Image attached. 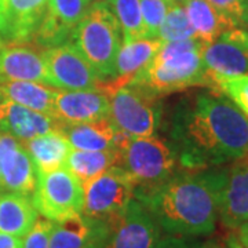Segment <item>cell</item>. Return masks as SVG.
Listing matches in <instances>:
<instances>
[{
	"label": "cell",
	"instance_id": "6da1fadb",
	"mask_svg": "<svg viewBox=\"0 0 248 248\" xmlns=\"http://www.w3.org/2000/svg\"><path fill=\"white\" fill-rule=\"evenodd\" d=\"M171 138L184 169L218 167L248 153V119L219 91H199L178 102Z\"/></svg>",
	"mask_w": 248,
	"mask_h": 248
},
{
	"label": "cell",
	"instance_id": "7a4b0ae2",
	"mask_svg": "<svg viewBox=\"0 0 248 248\" xmlns=\"http://www.w3.org/2000/svg\"><path fill=\"white\" fill-rule=\"evenodd\" d=\"M222 170L175 174L138 200L174 237L207 236L219 218Z\"/></svg>",
	"mask_w": 248,
	"mask_h": 248
},
{
	"label": "cell",
	"instance_id": "3957f363",
	"mask_svg": "<svg viewBox=\"0 0 248 248\" xmlns=\"http://www.w3.org/2000/svg\"><path fill=\"white\" fill-rule=\"evenodd\" d=\"M203 48L204 45L196 37L163 42L149 65L128 83L140 86L157 98L192 87L211 89L202 58Z\"/></svg>",
	"mask_w": 248,
	"mask_h": 248
},
{
	"label": "cell",
	"instance_id": "277c9868",
	"mask_svg": "<svg viewBox=\"0 0 248 248\" xmlns=\"http://www.w3.org/2000/svg\"><path fill=\"white\" fill-rule=\"evenodd\" d=\"M117 151V166L131 178L135 199L155 190L177 174V153L163 138L130 137Z\"/></svg>",
	"mask_w": 248,
	"mask_h": 248
},
{
	"label": "cell",
	"instance_id": "5b68a950",
	"mask_svg": "<svg viewBox=\"0 0 248 248\" xmlns=\"http://www.w3.org/2000/svg\"><path fill=\"white\" fill-rule=\"evenodd\" d=\"M72 43L84 55L99 79H113L116 57L123 45V36L105 1L90 6L73 31Z\"/></svg>",
	"mask_w": 248,
	"mask_h": 248
},
{
	"label": "cell",
	"instance_id": "8992f818",
	"mask_svg": "<svg viewBox=\"0 0 248 248\" xmlns=\"http://www.w3.org/2000/svg\"><path fill=\"white\" fill-rule=\"evenodd\" d=\"M40 217L58 222L83 214V184L66 167L37 172L36 187L31 197Z\"/></svg>",
	"mask_w": 248,
	"mask_h": 248
},
{
	"label": "cell",
	"instance_id": "52a82bcc",
	"mask_svg": "<svg viewBox=\"0 0 248 248\" xmlns=\"http://www.w3.org/2000/svg\"><path fill=\"white\" fill-rule=\"evenodd\" d=\"M109 97V119L131 138L151 137L157 124V97L131 83L115 87Z\"/></svg>",
	"mask_w": 248,
	"mask_h": 248
},
{
	"label": "cell",
	"instance_id": "ba28073f",
	"mask_svg": "<svg viewBox=\"0 0 248 248\" xmlns=\"http://www.w3.org/2000/svg\"><path fill=\"white\" fill-rule=\"evenodd\" d=\"M83 214L93 219L109 222L123 213L133 200L134 187L130 175L122 167L115 166L83 185Z\"/></svg>",
	"mask_w": 248,
	"mask_h": 248
},
{
	"label": "cell",
	"instance_id": "9c48e42d",
	"mask_svg": "<svg viewBox=\"0 0 248 248\" xmlns=\"http://www.w3.org/2000/svg\"><path fill=\"white\" fill-rule=\"evenodd\" d=\"M45 61L47 86L57 90H98L101 79L94 68L72 42L46 48Z\"/></svg>",
	"mask_w": 248,
	"mask_h": 248
},
{
	"label": "cell",
	"instance_id": "30bf717a",
	"mask_svg": "<svg viewBox=\"0 0 248 248\" xmlns=\"http://www.w3.org/2000/svg\"><path fill=\"white\" fill-rule=\"evenodd\" d=\"M160 232L159 223L146 205L134 197L123 213L108 222L104 248H157Z\"/></svg>",
	"mask_w": 248,
	"mask_h": 248
},
{
	"label": "cell",
	"instance_id": "8fae6325",
	"mask_svg": "<svg viewBox=\"0 0 248 248\" xmlns=\"http://www.w3.org/2000/svg\"><path fill=\"white\" fill-rule=\"evenodd\" d=\"M202 58L211 89L215 80L248 75V29L223 31L214 42L204 46Z\"/></svg>",
	"mask_w": 248,
	"mask_h": 248
},
{
	"label": "cell",
	"instance_id": "7c38bea8",
	"mask_svg": "<svg viewBox=\"0 0 248 248\" xmlns=\"http://www.w3.org/2000/svg\"><path fill=\"white\" fill-rule=\"evenodd\" d=\"M36 182L37 170L24 143L0 131V189L31 197Z\"/></svg>",
	"mask_w": 248,
	"mask_h": 248
},
{
	"label": "cell",
	"instance_id": "4fadbf2b",
	"mask_svg": "<svg viewBox=\"0 0 248 248\" xmlns=\"http://www.w3.org/2000/svg\"><path fill=\"white\" fill-rule=\"evenodd\" d=\"M48 0H0V40L3 45H28L35 39Z\"/></svg>",
	"mask_w": 248,
	"mask_h": 248
},
{
	"label": "cell",
	"instance_id": "5bb4252c",
	"mask_svg": "<svg viewBox=\"0 0 248 248\" xmlns=\"http://www.w3.org/2000/svg\"><path fill=\"white\" fill-rule=\"evenodd\" d=\"M89 7V0H48L46 16L32 43L43 50L68 43Z\"/></svg>",
	"mask_w": 248,
	"mask_h": 248
},
{
	"label": "cell",
	"instance_id": "9a60e30c",
	"mask_svg": "<svg viewBox=\"0 0 248 248\" xmlns=\"http://www.w3.org/2000/svg\"><path fill=\"white\" fill-rule=\"evenodd\" d=\"M109 108V97L99 90H55L54 94V117L63 124L107 119Z\"/></svg>",
	"mask_w": 248,
	"mask_h": 248
},
{
	"label": "cell",
	"instance_id": "2e32d148",
	"mask_svg": "<svg viewBox=\"0 0 248 248\" xmlns=\"http://www.w3.org/2000/svg\"><path fill=\"white\" fill-rule=\"evenodd\" d=\"M219 218L233 231L248 222V164L234 161L231 169L222 170Z\"/></svg>",
	"mask_w": 248,
	"mask_h": 248
},
{
	"label": "cell",
	"instance_id": "e0dca14e",
	"mask_svg": "<svg viewBox=\"0 0 248 248\" xmlns=\"http://www.w3.org/2000/svg\"><path fill=\"white\" fill-rule=\"evenodd\" d=\"M60 128L61 122L55 117L18 105L9 98L0 104V131L13 135L22 143Z\"/></svg>",
	"mask_w": 248,
	"mask_h": 248
},
{
	"label": "cell",
	"instance_id": "ac0fdd59",
	"mask_svg": "<svg viewBox=\"0 0 248 248\" xmlns=\"http://www.w3.org/2000/svg\"><path fill=\"white\" fill-rule=\"evenodd\" d=\"M6 81H36L47 86L42 53L28 45L0 46V83Z\"/></svg>",
	"mask_w": 248,
	"mask_h": 248
},
{
	"label": "cell",
	"instance_id": "d6986e66",
	"mask_svg": "<svg viewBox=\"0 0 248 248\" xmlns=\"http://www.w3.org/2000/svg\"><path fill=\"white\" fill-rule=\"evenodd\" d=\"M60 130L71 143L72 149L76 151L95 152L119 149L130 138L127 134L119 131L109 117L91 123H61Z\"/></svg>",
	"mask_w": 248,
	"mask_h": 248
},
{
	"label": "cell",
	"instance_id": "ffe728a7",
	"mask_svg": "<svg viewBox=\"0 0 248 248\" xmlns=\"http://www.w3.org/2000/svg\"><path fill=\"white\" fill-rule=\"evenodd\" d=\"M163 42L160 39H140L130 43H123L116 57L115 73L110 83L99 84L98 90L108 94L115 87L127 84L137 73L149 65L153 57L160 50Z\"/></svg>",
	"mask_w": 248,
	"mask_h": 248
},
{
	"label": "cell",
	"instance_id": "44dd1931",
	"mask_svg": "<svg viewBox=\"0 0 248 248\" xmlns=\"http://www.w3.org/2000/svg\"><path fill=\"white\" fill-rule=\"evenodd\" d=\"M108 223L84 214L53 222L50 248H83L95 240L107 239Z\"/></svg>",
	"mask_w": 248,
	"mask_h": 248
},
{
	"label": "cell",
	"instance_id": "7402d4cb",
	"mask_svg": "<svg viewBox=\"0 0 248 248\" xmlns=\"http://www.w3.org/2000/svg\"><path fill=\"white\" fill-rule=\"evenodd\" d=\"M24 146L33 160L37 172H48L65 167L72 151L71 143L61 130L35 137L24 142Z\"/></svg>",
	"mask_w": 248,
	"mask_h": 248
},
{
	"label": "cell",
	"instance_id": "603a6c76",
	"mask_svg": "<svg viewBox=\"0 0 248 248\" xmlns=\"http://www.w3.org/2000/svg\"><path fill=\"white\" fill-rule=\"evenodd\" d=\"M39 214L29 196L0 193V233L24 237L32 229Z\"/></svg>",
	"mask_w": 248,
	"mask_h": 248
},
{
	"label": "cell",
	"instance_id": "cb8c5ba5",
	"mask_svg": "<svg viewBox=\"0 0 248 248\" xmlns=\"http://www.w3.org/2000/svg\"><path fill=\"white\" fill-rule=\"evenodd\" d=\"M0 90L18 105L54 117L55 90L36 81H6L0 83Z\"/></svg>",
	"mask_w": 248,
	"mask_h": 248
},
{
	"label": "cell",
	"instance_id": "d4e9b609",
	"mask_svg": "<svg viewBox=\"0 0 248 248\" xmlns=\"http://www.w3.org/2000/svg\"><path fill=\"white\" fill-rule=\"evenodd\" d=\"M117 164H119L117 149L95 152L72 149L65 167L84 185Z\"/></svg>",
	"mask_w": 248,
	"mask_h": 248
},
{
	"label": "cell",
	"instance_id": "484cf974",
	"mask_svg": "<svg viewBox=\"0 0 248 248\" xmlns=\"http://www.w3.org/2000/svg\"><path fill=\"white\" fill-rule=\"evenodd\" d=\"M184 7L196 37L204 46L214 42L223 31L232 29L208 0H186Z\"/></svg>",
	"mask_w": 248,
	"mask_h": 248
},
{
	"label": "cell",
	"instance_id": "4316f807",
	"mask_svg": "<svg viewBox=\"0 0 248 248\" xmlns=\"http://www.w3.org/2000/svg\"><path fill=\"white\" fill-rule=\"evenodd\" d=\"M108 9L116 18L123 43H130L146 37V29L143 25L140 0H104Z\"/></svg>",
	"mask_w": 248,
	"mask_h": 248
},
{
	"label": "cell",
	"instance_id": "83f0119b",
	"mask_svg": "<svg viewBox=\"0 0 248 248\" xmlns=\"http://www.w3.org/2000/svg\"><path fill=\"white\" fill-rule=\"evenodd\" d=\"M193 37H196L195 29L189 22L185 7L177 3L172 4L163 19L157 39H160L161 42H178V40L193 39Z\"/></svg>",
	"mask_w": 248,
	"mask_h": 248
},
{
	"label": "cell",
	"instance_id": "f1b7e54d",
	"mask_svg": "<svg viewBox=\"0 0 248 248\" xmlns=\"http://www.w3.org/2000/svg\"><path fill=\"white\" fill-rule=\"evenodd\" d=\"M213 90L229 98L248 119V75L215 80Z\"/></svg>",
	"mask_w": 248,
	"mask_h": 248
},
{
	"label": "cell",
	"instance_id": "f546056e",
	"mask_svg": "<svg viewBox=\"0 0 248 248\" xmlns=\"http://www.w3.org/2000/svg\"><path fill=\"white\" fill-rule=\"evenodd\" d=\"M143 25L146 29V37L157 39L159 29L163 24L169 9L175 4L171 0H140Z\"/></svg>",
	"mask_w": 248,
	"mask_h": 248
},
{
	"label": "cell",
	"instance_id": "4dcf8cb0",
	"mask_svg": "<svg viewBox=\"0 0 248 248\" xmlns=\"http://www.w3.org/2000/svg\"><path fill=\"white\" fill-rule=\"evenodd\" d=\"M208 1L231 28L248 27V0H208Z\"/></svg>",
	"mask_w": 248,
	"mask_h": 248
},
{
	"label": "cell",
	"instance_id": "1f68e13d",
	"mask_svg": "<svg viewBox=\"0 0 248 248\" xmlns=\"http://www.w3.org/2000/svg\"><path fill=\"white\" fill-rule=\"evenodd\" d=\"M51 229H53V221L39 217L32 229L24 236L21 248H50Z\"/></svg>",
	"mask_w": 248,
	"mask_h": 248
},
{
	"label": "cell",
	"instance_id": "d6a6232c",
	"mask_svg": "<svg viewBox=\"0 0 248 248\" xmlns=\"http://www.w3.org/2000/svg\"><path fill=\"white\" fill-rule=\"evenodd\" d=\"M157 248H231L228 246H221L218 243H189L178 237L164 239L160 241Z\"/></svg>",
	"mask_w": 248,
	"mask_h": 248
},
{
	"label": "cell",
	"instance_id": "836d02e7",
	"mask_svg": "<svg viewBox=\"0 0 248 248\" xmlns=\"http://www.w3.org/2000/svg\"><path fill=\"white\" fill-rule=\"evenodd\" d=\"M21 243L19 237L0 233V248H21Z\"/></svg>",
	"mask_w": 248,
	"mask_h": 248
},
{
	"label": "cell",
	"instance_id": "e575fe53",
	"mask_svg": "<svg viewBox=\"0 0 248 248\" xmlns=\"http://www.w3.org/2000/svg\"><path fill=\"white\" fill-rule=\"evenodd\" d=\"M105 240H107V239L95 240V241L90 243V244H87L86 247H83V248H104V244H105Z\"/></svg>",
	"mask_w": 248,
	"mask_h": 248
},
{
	"label": "cell",
	"instance_id": "d590c367",
	"mask_svg": "<svg viewBox=\"0 0 248 248\" xmlns=\"http://www.w3.org/2000/svg\"><path fill=\"white\" fill-rule=\"evenodd\" d=\"M171 1H174V3H177V4H185L186 0H171Z\"/></svg>",
	"mask_w": 248,
	"mask_h": 248
},
{
	"label": "cell",
	"instance_id": "8d00e7d4",
	"mask_svg": "<svg viewBox=\"0 0 248 248\" xmlns=\"http://www.w3.org/2000/svg\"><path fill=\"white\" fill-rule=\"evenodd\" d=\"M4 99H6V97H4V94H3V91L0 90V104H1V102H3Z\"/></svg>",
	"mask_w": 248,
	"mask_h": 248
},
{
	"label": "cell",
	"instance_id": "74e56055",
	"mask_svg": "<svg viewBox=\"0 0 248 248\" xmlns=\"http://www.w3.org/2000/svg\"><path fill=\"white\" fill-rule=\"evenodd\" d=\"M228 246H229V247H231V248H236V247H234V246H233V244H231L229 241H228Z\"/></svg>",
	"mask_w": 248,
	"mask_h": 248
},
{
	"label": "cell",
	"instance_id": "f35d334b",
	"mask_svg": "<svg viewBox=\"0 0 248 248\" xmlns=\"http://www.w3.org/2000/svg\"><path fill=\"white\" fill-rule=\"evenodd\" d=\"M90 3H91V1H94V3H97V1H101V0H89ZM102 1H104V0H102Z\"/></svg>",
	"mask_w": 248,
	"mask_h": 248
},
{
	"label": "cell",
	"instance_id": "ab89813d",
	"mask_svg": "<svg viewBox=\"0 0 248 248\" xmlns=\"http://www.w3.org/2000/svg\"><path fill=\"white\" fill-rule=\"evenodd\" d=\"M1 45H3V43H1V40H0V46H1Z\"/></svg>",
	"mask_w": 248,
	"mask_h": 248
},
{
	"label": "cell",
	"instance_id": "60d3db41",
	"mask_svg": "<svg viewBox=\"0 0 248 248\" xmlns=\"http://www.w3.org/2000/svg\"><path fill=\"white\" fill-rule=\"evenodd\" d=\"M0 192H1V189H0Z\"/></svg>",
	"mask_w": 248,
	"mask_h": 248
}]
</instances>
